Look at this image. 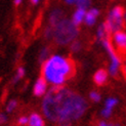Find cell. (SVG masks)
<instances>
[{"instance_id":"f1b7e54d","label":"cell","mask_w":126,"mask_h":126,"mask_svg":"<svg viewBox=\"0 0 126 126\" xmlns=\"http://www.w3.org/2000/svg\"><path fill=\"white\" fill-rule=\"evenodd\" d=\"M123 74H124V76H125V78H126V66L123 67Z\"/></svg>"},{"instance_id":"83f0119b","label":"cell","mask_w":126,"mask_h":126,"mask_svg":"<svg viewBox=\"0 0 126 126\" xmlns=\"http://www.w3.org/2000/svg\"><path fill=\"white\" fill-rule=\"evenodd\" d=\"M39 1H40V0H31V2H32V4H34V5H36Z\"/></svg>"},{"instance_id":"4dcf8cb0","label":"cell","mask_w":126,"mask_h":126,"mask_svg":"<svg viewBox=\"0 0 126 126\" xmlns=\"http://www.w3.org/2000/svg\"><path fill=\"white\" fill-rule=\"evenodd\" d=\"M124 18H125V20H126V12H125V14H124Z\"/></svg>"},{"instance_id":"7c38bea8","label":"cell","mask_w":126,"mask_h":126,"mask_svg":"<svg viewBox=\"0 0 126 126\" xmlns=\"http://www.w3.org/2000/svg\"><path fill=\"white\" fill-rule=\"evenodd\" d=\"M85 9H82V8H78L76 11H75V14L73 16V18H72V21L73 23L76 25V26H79V25L82 23V21L84 20V17H85Z\"/></svg>"},{"instance_id":"4316f807","label":"cell","mask_w":126,"mask_h":126,"mask_svg":"<svg viewBox=\"0 0 126 126\" xmlns=\"http://www.w3.org/2000/svg\"><path fill=\"white\" fill-rule=\"evenodd\" d=\"M22 1H23V0H15V5H20L21 3H22Z\"/></svg>"},{"instance_id":"30bf717a","label":"cell","mask_w":126,"mask_h":126,"mask_svg":"<svg viewBox=\"0 0 126 126\" xmlns=\"http://www.w3.org/2000/svg\"><path fill=\"white\" fill-rule=\"evenodd\" d=\"M98 15H99V11L96 8L89 9L85 14V17H84L85 24L87 25V26H92V25H94V23H95L96 17H97Z\"/></svg>"},{"instance_id":"52a82bcc","label":"cell","mask_w":126,"mask_h":126,"mask_svg":"<svg viewBox=\"0 0 126 126\" xmlns=\"http://www.w3.org/2000/svg\"><path fill=\"white\" fill-rule=\"evenodd\" d=\"M46 91H47V81L43 77L38 78L34 84V88H33L34 94L36 96H42L45 95Z\"/></svg>"},{"instance_id":"7402d4cb","label":"cell","mask_w":126,"mask_h":126,"mask_svg":"<svg viewBox=\"0 0 126 126\" xmlns=\"http://www.w3.org/2000/svg\"><path fill=\"white\" fill-rule=\"evenodd\" d=\"M28 122H29V117H26V116H22L17 120V124L20 126H26L28 125Z\"/></svg>"},{"instance_id":"e0dca14e","label":"cell","mask_w":126,"mask_h":126,"mask_svg":"<svg viewBox=\"0 0 126 126\" xmlns=\"http://www.w3.org/2000/svg\"><path fill=\"white\" fill-rule=\"evenodd\" d=\"M44 38L49 40V39H52L53 38V28L47 26L44 30Z\"/></svg>"},{"instance_id":"cb8c5ba5","label":"cell","mask_w":126,"mask_h":126,"mask_svg":"<svg viewBox=\"0 0 126 126\" xmlns=\"http://www.w3.org/2000/svg\"><path fill=\"white\" fill-rule=\"evenodd\" d=\"M8 120V117L5 113H0V125H3L7 122Z\"/></svg>"},{"instance_id":"4fadbf2b","label":"cell","mask_w":126,"mask_h":126,"mask_svg":"<svg viewBox=\"0 0 126 126\" xmlns=\"http://www.w3.org/2000/svg\"><path fill=\"white\" fill-rule=\"evenodd\" d=\"M25 73H26V71H25V69L23 67H18L17 70H16V76L14 78V80H12V82L14 83H16L17 81H20L24 76H25Z\"/></svg>"},{"instance_id":"9a60e30c","label":"cell","mask_w":126,"mask_h":126,"mask_svg":"<svg viewBox=\"0 0 126 126\" xmlns=\"http://www.w3.org/2000/svg\"><path fill=\"white\" fill-rule=\"evenodd\" d=\"M90 4H91V0H76V5L78 8L86 9L89 7Z\"/></svg>"},{"instance_id":"9c48e42d","label":"cell","mask_w":126,"mask_h":126,"mask_svg":"<svg viewBox=\"0 0 126 126\" xmlns=\"http://www.w3.org/2000/svg\"><path fill=\"white\" fill-rule=\"evenodd\" d=\"M107 80H108V72L106 70H104V69H100V70L96 71L95 74H94V76H93L94 83L98 86L104 85L107 82Z\"/></svg>"},{"instance_id":"5bb4252c","label":"cell","mask_w":126,"mask_h":126,"mask_svg":"<svg viewBox=\"0 0 126 126\" xmlns=\"http://www.w3.org/2000/svg\"><path fill=\"white\" fill-rule=\"evenodd\" d=\"M48 55H49V49H48V47H43L40 50V53H39V61L41 63H44L48 59Z\"/></svg>"},{"instance_id":"277c9868","label":"cell","mask_w":126,"mask_h":126,"mask_svg":"<svg viewBox=\"0 0 126 126\" xmlns=\"http://www.w3.org/2000/svg\"><path fill=\"white\" fill-rule=\"evenodd\" d=\"M124 14L125 10L122 6H115L108 15L107 22L110 25V28L112 33L121 31V29L124 26Z\"/></svg>"},{"instance_id":"6da1fadb","label":"cell","mask_w":126,"mask_h":126,"mask_svg":"<svg viewBox=\"0 0 126 126\" xmlns=\"http://www.w3.org/2000/svg\"><path fill=\"white\" fill-rule=\"evenodd\" d=\"M88 104L80 94L69 88L53 85L45 93L42 102V112L49 121L60 126H70L82 117Z\"/></svg>"},{"instance_id":"8992f818","label":"cell","mask_w":126,"mask_h":126,"mask_svg":"<svg viewBox=\"0 0 126 126\" xmlns=\"http://www.w3.org/2000/svg\"><path fill=\"white\" fill-rule=\"evenodd\" d=\"M114 42L117 46L119 52L125 53L126 52V33L122 31H118L114 34Z\"/></svg>"},{"instance_id":"d6986e66","label":"cell","mask_w":126,"mask_h":126,"mask_svg":"<svg viewBox=\"0 0 126 126\" xmlns=\"http://www.w3.org/2000/svg\"><path fill=\"white\" fill-rule=\"evenodd\" d=\"M106 35H108V34H107V32H106L104 25H102V26L97 29V38L103 41V40L106 39Z\"/></svg>"},{"instance_id":"8fae6325","label":"cell","mask_w":126,"mask_h":126,"mask_svg":"<svg viewBox=\"0 0 126 126\" xmlns=\"http://www.w3.org/2000/svg\"><path fill=\"white\" fill-rule=\"evenodd\" d=\"M28 126H45L43 118L37 114V113H32L29 116V122H28Z\"/></svg>"},{"instance_id":"3957f363","label":"cell","mask_w":126,"mask_h":126,"mask_svg":"<svg viewBox=\"0 0 126 126\" xmlns=\"http://www.w3.org/2000/svg\"><path fill=\"white\" fill-rule=\"evenodd\" d=\"M79 34L78 26L73 21L64 18L53 28V40L58 45H67Z\"/></svg>"},{"instance_id":"5b68a950","label":"cell","mask_w":126,"mask_h":126,"mask_svg":"<svg viewBox=\"0 0 126 126\" xmlns=\"http://www.w3.org/2000/svg\"><path fill=\"white\" fill-rule=\"evenodd\" d=\"M103 43H104V46L107 49V51H108V53L110 55V59H111V65L109 68V72L112 76H116L117 73H118V69L120 67V63H121L120 58L118 56V54L116 53L114 48H113V45L110 42L108 37H107L105 40H103Z\"/></svg>"},{"instance_id":"603a6c76","label":"cell","mask_w":126,"mask_h":126,"mask_svg":"<svg viewBox=\"0 0 126 126\" xmlns=\"http://www.w3.org/2000/svg\"><path fill=\"white\" fill-rule=\"evenodd\" d=\"M100 115H102L104 118H110L111 115H112V109L105 108L102 112H100Z\"/></svg>"},{"instance_id":"2e32d148","label":"cell","mask_w":126,"mask_h":126,"mask_svg":"<svg viewBox=\"0 0 126 126\" xmlns=\"http://www.w3.org/2000/svg\"><path fill=\"white\" fill-rule=\"evenodd\" d=\"M16 107H17V102L16 99H11V100H9V102L7 103V105H6V112H7V113L14 112Z\"/></svg>"},{"instance_id":"ffe728a7","label":"cell","mask_w":126,"mask_h":126,"mask_svg":"<svg viewBox=\"0 0 126 126\" xmlns=\"http://www.w3.org/2000/svg\"><path fill=\"white\" fill-rule=\"evenodd\" d=\"M71 50L74 52H77L81 49V42L80 41H74L72 44H71Z\"/></svg>"},{"instance_id":"484cf974","label":"cell","mask_w":126,"mask_h":126,"mask_svg":"<svg viewBox=\"0 0 126 126\" xmlns=\"http://www.w3.org/2000/svg\"><path fill=\"white\" fill-rule=\"evenodd\" d=\"M65 2L67 4H73V3H76V0H65Z\"/></svg>"},{"instance_id":"ba28073f","label":"cell","mask_w":126,"mask_h":126,"mask_svg":"<svg viewBox=\"0 0 126 126\" xmlns=\"http://www.w3.org/2000/svg\"><path fill=\"white\" fill-rule=\"evenodd\" d=\"M64 18H65L64 10H62L60 8H55L50 12V15H49V20H48L49 25L48 26L54 28L56 25H58L62 20H64Z\"/></svg>"},{"instance_id":"f546056e","label":"cell","mask_w":126,"mask_h":126,"mask_svg":"<svg viewBox=\"0 0 126 126\" xmlns=\"http://www.w3.org/2000/svg\"><path fill=\"white\" fill-rule=\"evenodd\" d=\"M112 126H120L119 124H112Z\"/></svg>"},{"instance_id":"ac0fdd59","label":"cell","mask_w":126,"mask_h":126,"mask_svg":"<svg viewBox=\"0 0 126 126\" xmlns=\"http://www.w3.org/2000/svg\"><path fill=\"white\" fill-rule=\"evenodd\" d=\"M118 100L114 97H110L106 100V104H105V108H109V109H113L114 107L117 105Z\"/></svg>"},{"instance_id":"44dd1931","label":"cell","mask_w":126,"mask_h":126,"mask_svg":"<svg viewBox=\"0 0 126 126\" xmlns=\"http://www.w3.org/2000/svg\"><path fill=\"white\" fill-rule=\"evenodd\" d=\"M89 97H90L91 100H93V102H95V103H97L100 100V95H99V93L96 92V91H91L90 94H89Z\"/></svg>"},{"instance_id":"7a4b0ae2","label":"cell","mask_w":126,"mask_h":126,"mask_svg":"<svg viewBox=\"0 0 126 126\" xmlns=\"http://www.w3.org/2000/svg\"><path fill=\"white\" fill-rule=\"evenodd\" d=\"M74 74V63L61 55L50 56L42 65V77L52 85L62 86Z\"/></svg>"},{"instance_id":"d4e9b609","label":"cell","mask_w":126,"mask_h":126,"mask_svg":"<svg viewBox=\"0 0 126 126\" xmlns=\"http://www.w3.org/2000/svg\"><path fill=\"white\" fill-rule=\"evenodd\" d=\"M97 126H112V124H110V123H108V122H106V121H99Z\"/></svg>"}]
</instances>
